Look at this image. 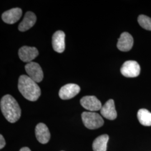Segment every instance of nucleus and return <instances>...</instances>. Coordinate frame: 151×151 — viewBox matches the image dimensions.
I'll return each mask as SVG.
<instances>
[{
	"instance_id": "f257e3e1",
	"label": "nucleus",
	"mask_w": 151,
	"mask_h": 151,
	"mask_svg": "<svg viewBox=\"0 0 151 151\" xmlns=\"http://www.w3.org/2000/svg\"><path fill=\"white\" fill-rule=\"evenodd\" d=\"M1 111L7 121L16 122L21 116V109L16 100L10 95L3 96L1 100Z\"/></svg>"
},
{
	"instance_id": "f03ea898",
	"label": "nucleus",
	"mask_w": 151,
	"mask_h": 151,
	"mask_svg": "<svg viewBox=\"0 0 151 151\" xmlns=\"http://www.w3.org/2000/svg\"><path fill=\"white\" fill-rule=\"evenodd\" d=\"M18 88L22 95L30 101H35L41 95V90L37 82L28 76L22 75L19 78Z\"/></svg>"
},
{
	"instance_id": "7ed1b4c3",
	"label": "nucleus",
	"mask_w": 151,
	"mask_h": 151,
	"mask_svg": "<svg viewBox=\"0 0 151 151\" xmlns=\"http://www.w3.org/2000/svg\"><path fill=\"white\" fill-rule=\"evenodd\" d=\"M81 116L83 123L89 129H98L101 127L104 123L103 118L95 112L85 111L82 113Z\"/></svg>"
},
{
	"instance_id": "20e7f679",
	"label": "nucleus",
	"mask_w": 151,
	"mask_h": 151,
	"mask_svg": "<svg viewBox=\"0 0 151 151\" xmlns=\"http://www.w3.org/2000/svg\"><path fill=\"white\" fill-rule=\"evenodd\" d=\"M120 72L126 77H136L140 74V65L136 61L128 60L122 65Z\"/></svg>"
},
{
	"instance_id": "39448f33",
	"label": "nucleus",
	"mask_w": 151,
	"mask_h": 151,
	"mask_svg": "<svg viewBox=\"0 0 151 151\" xmlns=\"http://www.w3.org/2000/svg\"><path fill=\"white\" fill-rule=\"evenodd\" d=\"M25 69L28 76L37 83L40 82L43 79V72L37 63L32 62L25 65Z\"/></svg>"
},
{
	"instance_id": "423d86ee",
	"label": "nucleus",
	"mask_w": 151,
	"mask_h": 151,
	"mask_svg": "<svg viewBox=\"0 0 151 151\" xmlns=\"http://www.w3.org/2000/svg\"><path fill=\"white\" fill-rule=\"evenodd\" d=\"M80 104L83 108L91 112L100 110L103 106L100 101L95 96H86L82 97Z\"/></svg>"
},
{
	"instance_id": "0eeeda50",
	"label": "nucleus",
	"mask_w": 151,
	"mask_h": 151,
	"mask_svg": "<svg viewBox=\"0 0 151 151\" xmlns=\"http://www.w3.org/2000/svg\"><path fill=\"white\" fill-rule=\"evenodd\" d=\"M80 87L75 83H69L62 87L59 96L62 100H68L76 96L80 91Z\"/></svg>"
},
{
	"instance_id": "6e6552de",
	"label": "nucleus",
	"mask_w": 151,
	"mask_h": 151,
	"mask_svg": "<svg viewBox=\"0 0 151 151\" xmlns=\"http://www.w3.org/2000/svg\"><path fill=\"white\" fill-rule=\"evenodd\" d=\"M39 55L38 49L35 47L23 46L19 50V57L22 61L27 63L32 62Z\"/></svg>"
},
{
	"instance_id": "1a4fd4ad",
	"label": "nucleus",
	"mask_w": 151,
	"mask_h": 151,
	"mask_svg": "<svg viewBox=\"0 0 151 151\" xmlns=\"http://www.w3.org/2000/svg\"><path fill=\"white\" fill-rule=\"evenodd\" d=\"M133 38L129 33L123 32L118 39L117 48L122 52H128L133 45Z\"/></svg>"
},
{
	"instance_id": "9d476101",
	"label": "nucleus",
	"mask_w": 151,
	"mask_h": 151,
	"mask_svg": "<svg viewBox=\"0 0 151 151\" xmlns=\"http://www.w3.org/2000/svg\"><path fill=\"white\" fill-rule=\"evenodd\" d=\"M22 11L20 8H14L4 12L2 15V19L4 22L9 24H13L19 20L22 17Z\"/></svg>"
},
{
	"instance_id": "9b49d317",
	"label": "nucleus",
	"mask_w": 151,
	"mask_h": 151,
	"mask_svg": "<svg viewBox=\"0 0 151 151\" xmlns=\"http://www.w3.org/2000/svg\"><path fill=\"white\" fill-rule=\"evenodd\" d=\"M65 32L58 30L54 32L52 37V46L53 49L58 53H63L65 49Z\"/></svg>"
},
{
	"instance_id": "f8f14e48",
	"label": "nucleus",
	"mask_w": 151,
	"mask_h": 151,
	"mask_svg": "<svg viewBox=\"0 0 151 151\" xmlns=\"http://www.w3.org/2000/svg\"><path fill=\"white\" fill-rule=\"evenodd\" d=\"M101 114L106 119L113 120L117 117V113L115 110V104L113 99L109 100L100 110Z\"/></svg>"
},
{
	"instance_id": "ddd939ff",
	"label": "nucleus",
	"mask_w": 151,
	"mask_h": 151,
	"mask_svg": "<svg viewBox=\"0 0 151 151\" xmlns=\"http://www.w3.org/2000/svg\"><path fill=\"white\" fill-rule=\"evenodd\" d=\"M35 135L37 140L42 144L47 143L50 138V133L47 126L44 123H39L35 127Z\"/></svg>"
},
{
	"instance_id": "4468645a",
	"label": "nucleus",
	"mask_w": 151,
	"mask_h": 151,
	"mask_svg": "<svg viewBox=\"0 0 151 151\" xmlns=\"http://www.w3.org/2000/svg\"><path fill=\"white\" fill-rule=\"evenodd\" d=\"M37 21V17L34 13L31 11L27 12L20 24L19 25V30L20 32H25L32 27Z\"/></svg>"
},
{
	"instance_id": "2eb2a0df",
	"label": "nucleus",
	"mask_w": 151,
	"mask_h": 151,
	"mask_svg": "<svg viewBox=\"0 0 151 151\" xmlns=\"http://www.w3.org/2000/svg\"><path fill=\"white\" fill-rule=\"evenodd\" d=\"M109 139V137L107 134H103L97 137L92 143L93 151H106Z\"/></svg>"
},
{
	"instance_id": "dca6fc26",
	"label": "nucleus",
	"mask_w": 151,
	"mask_h": 151,
	"mask_svg": "<svg viewBox=\"0 0 151 151\" xmlns=\"http://www.w3.org/2000/svg\"><path fill=\"white\" fill-rule=\"evenodd\" d=\"M137 118L140 124L144 126H151V113L145 109L139 110Z\"/></svg>"
},
{
	"instance_id": "f3484780",
	"label": "nucleus",
	"mask_w": 151,
	"mask_h": 151,
	"mask_svg": "<svg viewBox=\"0 0 151 151\" xmlns=\"http://www.w3.org/2000/svg\"><path fill=\"white\" fill-rule=\"evenodd\" d=\"M138 22L141 27L147 30H151V18L144 15H140L138 18Z\"/></svg>"
},
{
	"instance_id": "a211bd4d",
	"label": "nucleus",
	"mask_w": 151,
	"mask_h": 151,
	"mask_svg": "<svg viewBox=\"0 0 151 151\" xmlns=\"http://www.w3.org/2000/svg\"><path fill=\"white\" fill-rule=\"evenodd\" d=\"M6 145V141L2 134L0 135V149H2Z\"/></svg>"
},
{
	"instance_id": "6ab92c4d",
	"label": "nucleus",
	"mask_w": 151,
	"mask_h": 151,
	"mask_svg": "<svg viewBox=\"0 0 151 151\" xmlns=\"http://www.w3.org/2000/svg\"><path fill=\"white\" fill-rule=\"evenodd\" d=\"M19 151H31V150L28 147H23Z\"/></svg>"
}]
</instances>
